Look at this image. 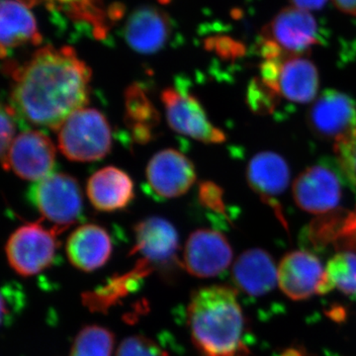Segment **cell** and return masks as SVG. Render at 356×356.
<instances>
[{
    "label": "cell",
    "instance_id": "6",
    "mask_svg": "<svg viewBox=\"0 0 356 356\" xmlns=\"http://www.w3.org/2000/svg\"><path fill=\"white\" fill-rule=\"evenodd\" d=\"M261 42L285 57L303 56L320 42L317 20L309 11L294 6L282 9L262 30Z\"/></svg>",
    "mask_w": 356,
    "mask_h": 356
},
{
    "label": "cell",
    "instance_id": "25",
    "mask_svg": "<svg viewBox=\"0 0 356 356\" xmlns=\"http://www.w3.org/2000/svg\"><path fill=\"white\" fill-rule=\"evenodd\" d=\"M248 104L252 111L259 114L273 111L278 95L267 88L261 79H254L248 86L247 93Z\"/></svg>",
    "mask_w": 356,
    "mask_h": 356
},
{
    "label": "cell",
    "instance_id": "30",
    "mask_svg": "<svg viewBox=\"0 0 356 356\" xmlns=\"http://www.w3.org/2000/svg\"><path fill=\"white\" fill-rule=\"evenodd\" d=\"M215 50L218 51L221 56H236L238 55V44L235 42L231 41V40H216L215 41Z\"/></svg>",
    "mask_w": 356,
    "mask_h": 356
},
{
    "label": "cell",
    "instance_id": "26",
    "mask_svg": "<svg viewBox=\"0 0 356 356\" xmlns=\"http://www.w3.org/2000/svg\"><path fill=\"white\" fill-rule=\"evenodd\" d=\"M334 152L341 172L356 188V129L350 137L334 145Z\"/></svg>",
    "mask_w": 356,
    "mask_h": 356
},
{
    "label": "cell",
    "instance_id": "5",
    "mask_svg": "<svg viewBox=\"0 0 356 356\" xmlns=\"http://www.w3.org/2000/svg\"><path fill=\"white\" fill-rule=\"evenodd\" d=\"M58 233V229H49L39 222H29L16 229L6 245L9 266L23 277L43 273L55 261Z\"/></svg>",
    "mask_w": 356,
    "mask_h": 356
},
{
    "label": "cell",
    "instance_id": "1",
    "mask_svg": "<svg viewBox=\"0 0 356 356\" xmlns=\"http://www.w3.org/2000/svg\"><path fill=\"white\" fill-rule=\"evenodd\" d=\"M11 107L35 126L58 130L89 100L91 70L70 47L48 46L22 65H7Z\"/></svg>",
    "mask_w": 356,
    "mask_h": 356
},
{
    "label": "cell",
    "instance_id": "19",
    "mask_svg": "<svg viewBox=\"0 0 356 356\" xmlns=\"http://www.w3.org/2000/svg\"><path fill=\"white\" fill-rule=\"evenodd\" d=\"M278 268L270 254L261 248L243 252L233 266V281L241 291L250 296L270 292L278 282Z\"/></svg>",
    "mask_w": 356,
    "mask_h": 356
},
{
    "label": "cell",
    "instance_id": "32",
    "mask_svg": "<svg viewBox=\"0 0 356 356\" xmlns=\"http://www.w3.org/2000/svg\"><path fill=\"white\" fill-rule=\"evenodd\" d=\"M332 1L339 10L356 17V0H332Z\"/></svg>",
    "mask_w": 356,
    "mask_h": 356
},
{
    "label": "cell",
    "instance_id": "21",
    "mask_svg": "<svg viewBox=\"0 0 356 356\" xmlns=\"http://www.w3.org/2000/svg\"><path fill=\"white\" fill-rule=\"evenodd\" d=\"M318 72L309 58L296 56L281 63L277 79V95L294 103H309L318 92Z\"/></svg>",
    "mask_w": 356,
    "mask_h": 356
},
{
    "label": "cell",
    "instance_id": "9",
    "mask_svg": "<svg viewBox=\"0 0 356 356\" xmlns=\"http://www.w3.org/2000/svg\"><path fill=\"white\" fill-rule=\"evenodd\" d=\"M233 261V250L226 236L215 229L191 233L185 243L184 266L198 278H210L226 270Z\"/></svg>",
    "mask_w": 356,
    "mask_h": 356
},
{
    "label": "cell",
    "instance_id": "3",
    "mask_svg": "<svg viewBox=\"0 0 356 356\" xmlns=\"http://www.w3.org/2000/svg\"><path fill=\"white\" fill-rule=\"evenodd\" d=\"M58 132V147L70 161H99L111 149V128L106 117L96 109L77 110L65 121Z\"/></svg>",
    "mask_w": 356,
    "mask_h": 356
},
{
    "label": "cell",
    "instance_id": "13",
    "mask_svg": "<svg viewBox=\"0 0 356 356\" xmlns=\"http://www.w3.org/2000/svg\"><path fill=\"white\" fill-rule=\"evenodd\" d=\"M277 270L280 289L294 301L306 300L318 294L325 274L320 259L304 250L285 255Z\"/></svg>",
    "mask_w": 356,
    "mask_h": 356
},
{
    "label": "cell",
    "instance_id": "23",
    "mask_svg": "<svg viewBox=\"0 0 356 356\" xmlns=\"http://www.w3.org/2000/svg\"><path fill=\"white\" fill-rule=\"evenodd\" d=\"M334 288L346 295L356 294V254L341 252L327 264L318 294H325Z\"/></svg>",
    "mask_w": 356,
    "mask_h": 356
},
{
    "label": "cell",
    "instance_id": "28",
    "mask_svg": "<svg viewBox=\"0 0 356 356\" xmlns=\"http://www.w3.org/2000/svg\"><path fill=\"white\" fill-rule=\"evenodd\" d=\"M16 113L10 105L2 104L1 107V163L2 168L8 170V154L15 138Z\"/></svg>",
    "mask_w": 356,
    "mask_h": 356
},
{
    "label": "cell",
    "instance_id": "7",
    "mask_svg": "<svg viewBox=\"0 0 356 356\" xmlns=\"http://www.w3.org/2000/svg\"><path fill=\"white\" fill-rule=\"evenodd\" d=\"M168 125L175 132L205 144H222L226 134L211 123L195 96L182 89L165 88L161 93Z\"/></svg>",
    "mask_w": 356,
    "mask_h": 356
},
{
    "label": "cell",
    "instance_id": "17",
    "mask_svg": "<svg viewBox=\"0 0 356 356\" xmlns=\"http://www.w3.org/2000/svg\"><path fill=\"white\" fill-rule=\"evenodd\" d=\"M65 250L72 266L84 273H92L108 262L112 254V241L102 227L86 224L70 234Z\"/></svg>",
    "mask_w": 356,
    "mask_h": 356
},
{
    "label": "cell",
    "instance_id": "8",
    "mask_svg": "<svg viewBox=\"0 0 356 356\" xmlns=\"http://www.w3.org/2000/svg\"><path fill=\"white\" fill-rule=\"evenodd\" d=\"M307 119L316 136L336 145L355 132L356 102L341 91L327 89L313 103Z\"/></svg>",
    "mask_w": 356,
    "mask_h": 356
},
{
    "label": "cell",
    "instance_id": "20",
    "mask_svg": "<svg viewBox=\"0 0 356 356\" xmlns=\"http://www.w3.org/2000/svg\"><path fill=\"white\" fill-rule=\"evenodd\" d=\"M0 40L1 56L22 44H41L42 36L36 20L28 7L16 0H2L0 9Z\"/></svg>",
    "mask_w": 356,
    "mask_h": 356
},
{
    "label": "cell",
    "instance_id": "2",
    "mask_svg": "<svg viewBox=\"0 0 356 356\" xmlns=\"http://www.w3.org/2000/svg\"><path fill=\"white\" fill-rule=\"evenodd\" d=\"M192 343L202 356H236L245 350V321L235 288L202 287L192 292L187 307Z\"/></svg>",
    "mask_w": 356,
    "mask_h": 356
},
{
    "label": "cell",
    "instance_id": "10",
    "mask_svg": "<svg viewBox=\"0 0 356 356\" xmlns=\"http://www.w3.org/2000/svg\"><path fill=\"white\" fill-rule=\"evenodd\" d=\"M56 147L48 136L28 130L15 138L8 154V170L29 181H40L53 172Z\"/></svg>",
    "mask_w": 356,
    "mask_h": 356
},
{
    "label": "cell",
    "instance_id": "16",
    "mask_svg": "<svg viewBox=\"0 0 356 356\" xmlns=\"http://www.w3.org/2000/svg\"><path fill=\"white\" fill-rule=\"evenodd\" d=\"M172 35V24L166 14L151 6L136 9L126 22L124 36L128 46L144 55L165 48Z\"/></svg>",
    "mask_w": 356,
    "mask_h": 356
},
{
    "label": "cell",
    "instance_id": "29",
    "mask_svg": "<svg viewBox=\"0 0 356 356\" xmlns=\"http://www.w3.org/2000/svg\"><path fill=\"white\" fill-rule=\"evenodd\" d=\"M198 199L204 207L226 216L222 188L214 182L204 181L199 185Z\"/></svg>",
    "mask_w": 356,
    "mask_h": 356
},
{
    "label": "cell",
    "instance_id": "24",
    "mask_svg": "<svg viewBox=\"0 0 356 356\" xmlns=\"http://www.w3.org/2000/svg\"><path fill=\"white\" fill-rule=\"evenodd\" d=\"M114 334L98 325H86L72 343L70 356H112Z\"/></svg>",
    "mask_w": 356,
    "mask_h": 356
},
{
    "label": "cell",
    "instance_id": "18",
    "mask_svg": "<svg viewBox=\"0 0 356 356\" xmlns=\"http://www.w3.org/2000/svg\"><path fill=\"white\" fill-rule=\"evenodd\" d=\"M86 192L93 207L102 212L124 209L135 196L133 180L115 166L102 168L89 178Z\"/></svg>",
    "mask_w": 356,
    "mask_h": 356
},
{
    "label": "cell",
    "instance_id": "4",
    "mask_svg": "<svg viewBox=\"0 0 356 356\" xmlns=\"http://www.w3.org/2000/svg\"><path fill=\"white\" fill-rule=\"evenodd\" d=\"M29 198L44 219L60 232L79 221L83 214L81 186L76 178L65 173H51L37 181L30 188Z\"/></svg>",
    "mask_w": 356,
    "mask_h": 356
},
{
    "label": "cell",
    "instance_id": "22",
    "mask_svg": "<svg viewBox=\"0 0 356 356\" xmlns=\"http://www.w3.org/2000/svg\"><path fill=\"white\" fill-rule=\"evenodd\" d=\"M125 121L134 139L139 144L149 142L154 129L159 125V115L139 83H133L126 89Z\"/></svg>",
    "mask_w": 356,
    "mask_h": 356
},
{
    "label": "cell",
    "instance_id": "14",
    "mask_svg": "<svg viewBox=\"0 0 356 356\" xmlns=\"http://www.w3.org/2000/svg\"><path fill=\"white\" fill-rule=\"evenodd\" d=\"M132 254L142 255L144 261L166 266L177 261L179 238L172 222L161 217H149L136 225Z\"/></svg>",
    "mask_w": 356,
    "mask_h": 356
},
{
    "label": "cell",
    "instance_id": "15",
    "mask_svg": "<svg viewBox=\"0 0 356 356\" xmlns=\"http://www.w3.org/2000/svg\"><path fill=\"white\" fill-rule=\"evenodd\" d=\"M247 180L250 188L259 194L264 202L273 206L278 218L285 225L280 204L275 199L286 191L290 181V170L284 159L273 152L255 154L248 165Z\"/></svg>",
    "mask_w": 356,
    "mask_h": 356
},
{
    "label": "cell",
    "instance_id": "31",
    "mask_svg": "<svg viewBox=\"0 0 356 356\" xmlns=\"http://www.w3.org/2000/svg\"><path fill=\"white\" fill-rule=\"evenodd\" d=\"M327 0H290L292 6L305 11L318 10L323 8Z\"/></svg>",
    "mask_w": 356,
    "mask_h": 356
},
{
    "label": "cell",
    "instance_id": "12",
    "mask_svg": "<svg viewBox=\"0 0 356 356\" xmlns=\"http://www.w3.org/2000/svg\"><path fill=\"white\" fill-rule=\"evenodd\" d=\"M147 180L149 188L159 197L177 198L195 184V168L191 159L177 149H163L149 161Z\"/></svg>",
    "mask_w": 356,
    "mask_h": 356
},
{
    "label": "cell",
    "instance_id": "27",
    "mask_svg": "<svg viewBox=\"0 0 356 356\" xmlns=\"http://www.w3.org/2000/svg\"><path fill=\"white\" fill-rule=\"evenodd\" d=\"M116 356H165V353L153 339L136 334L122 341Z\"/></svg>",
    "mask_w": 356,
    "mask_h": 356
},
{
    "label": "cell",
    "instance_id": "11",
    "mask_svg": "<svg viewBox=\"0 0 356 356\" xmlns=\"http://www.w3.org/2000/svg\"><path fill=\"white\" fill-rule=\"evenodd\" d=\"M341 177L331 166L318 165L304 170L293 184L295 202L306 212L325 214L341 200Z\"/></svg>",
    "mask_w": 356,
    "mask_h": 356
}]
</instances>
